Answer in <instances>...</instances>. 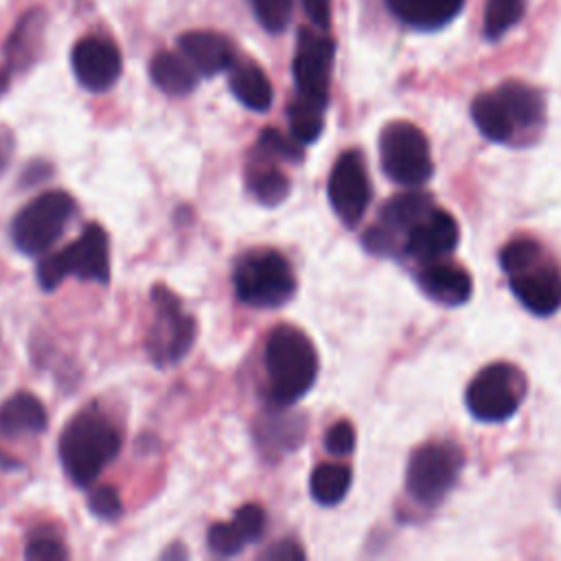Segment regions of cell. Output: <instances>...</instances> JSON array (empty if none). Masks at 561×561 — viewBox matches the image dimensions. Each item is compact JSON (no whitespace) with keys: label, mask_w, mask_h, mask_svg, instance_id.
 <instances>
[{"label":"cell","mask_w":561,"mask_h":561,"mask_svg":"<svg viewBox=\"0 0 561 561\" xmlns=\"http://www.w3.org/2000/svg\"><path fill=\"white\" fill-rule=\"evenodd\" d=\"M7 158H9V149H4V145L0 142V171H2L4 164H7Z\"/></svg>","instance_id":"36"},{"label":"cell","mask_w":561,"mask_h":561,"mask_svg":"<svg viewBox=\"0 0 561 561\" xmlns=\"http://www.w3.org/2000/svg\"><path fill=\"white\" fill-rule=\"evenodd\" d=\"M149 75H151V81L162 92L173 96H184L193 92V88L197 85V70L193 68V64L184 55H175L167 50L158 53L151 59Z\"/></svg>","instance_id":"22"},{"label":"cell","mask_w":561,"mask_h":561,"mask_svg":"<svg viewBox=\"0 0 561 561\" xmlns=\"http://www.w3.org/2000/svg\"><path fill=\"white\" fill-rule=\"evenodd\" d=\"M327 193L337 219L353 228L362 221L370 204V182L359 151H344L331 169Z\"/></svg>","instance_id":"14"},{"label":"cell","mask_w":561,"mask_h":561,"mask_svg":"<svg viewBox=\"0 0 561 561\" xmlns=\"http://www.w3.org/2000/svg\"><path fill=\"white\" fill-rule=\"evenodd\" d=\"M267 397L276 405L302 399L318 377V353L313 342L291 324H278L265 342Z\"/></svg>","instance_id":"3"},{"label":"cell","mask_w":561,"mask_h":561,"mask_svg":"<svg viewBox=\"0 0 561 561\" xmlns=\"http://www.w3.org/2000/svg\"><path fill=\"white\" fill-rule=\"evenodd\" d=\"M178 44L193 68L206 77L228 70L234 61L228 39L210 31H188L178 39Z\"/></svg>","instance_id":"18"},{"label":"cell","mask_w":561,"mask_h":561,"mask_svg":"<svg viewBox=\"0 0 561 561\" xmlns=\"http://www.w3.org/2000/svg\"><path fill=\"white\" fill-rule=\"evenodd\" d=\"M75 213V199L66 191H46L31 199L11 221V239L24 254H42L64 232Z\"/></svg>","instance_id":"9"},{"label":"cell","mask_w":561,"mask_h":561,"mask_svg":"<svg viewBox=\"0 0 561 561\" xmlns=\"http://www.w3.org/2000/svg\"><path fill=\"white\" fill-rule=\"evenodd\" d=\"M35 274L39 287L46 291L55 289L68 276L105 285L112 274L107 232L99 224H88L72 243L42 259Z\"/></svg>","instance_id":"6"},{"label":"cell","mask_w":561,"mask_h":561,"mask_svg":"<svg viewBox=\"0 0 561 561\" xmlns=\"http://www.w3.org/2000/svg\"><path fill=\"white\" fill-rule=\"evenodd\" d=\"M458 237L460 230L456 219L443 208H432L416 226L410 228L401 252L419 263H432L449 254L456 248Z\"/></svg>","instance_id":"15"},{"label":"cell","mask_w":561,"mask_h":561,"mask_svg":"<svg viewBox=\"0 0 561 561\" xmlns=\"http://www.w3.org/2000/svg\"><path fill=\"white\" fill-rule=\"evenodd\" d=\"M324 110H327V105L313 103L302 96H298L289 105V110H287L289 129H291V136L300 145H309V142L318 140V136L322 134V127H324Z\"/></svg>","instance_id":"26"},{"label":"cell","mask_w":561,"mask_h":561,"mask_svg":"<svg viewBox=\"0 0 561 561\" xmlns=\"http://www.w3.org/2000/svg\"><path fill=\"white\" fill-rule=\"evenodd\" d=\"M72 70L77 81L92 92L112 88L121 75V53L103 37H85L72 48Z\"/></svg>","instance_id":"16"},{"label":"cell","mask_w":561,"mask_h":561,"mask_svg":"<svg viewBox=\"0 0 561 561\" xmlns=\"http://www.w3.org/2000/svg\"><path fill=\"white\" fill-rule=\"evenodd\" d=\"M248 188L263 206L280 204L289 193V180L278 169H256L248 175Z\"/></svg>","instance_id":"27"},{"label":"cell","mask_w":561,"mask_h":561,"mask_svg":"<svg viewBox=\"0 0 561 561\" xmlns=\"http://www.w3.org/2000/svg\"><path fill=\"white\" fill-rule=\"evenodd\" d=\"M524 15V0H486L484 35L486 39L502 37Z\"/></svg>","instance_id":"28"},{"label":"cell","mask_w":561,"mask_h":561,"mask_svg":"<svg viewBox=\"0 0 561 561\" xmlns=\"http://www.w3.org/2000/svg\"><path fill=\"white\" fill-rule=\"evenodd\" d=\"M121 436L96 408L75 414L59 436V460L77 486H90L116 458Z\"/></svg>","instance_id":"4"},{"label":"cell","mask_w":561,"mask_h":561,"mask_svg":"<svg viewBox=\"0 0 561 561\" xmlns=\"http://www.w3.org/2000/svg\"><path fill=\"white\" fill-rule=\"evenodd\" d=\"M379 158L383 173L403 186H421L434 171L425 134L408 121H392L381 129Z\"/></svg>","instance_id":"8"},{"label":"cell","mask_w":561,"mask_h":561,"mask_svg":"<svg viewBox=\"0 0 561 561\" xmlns=\"http://www.w3.org/2000/svg\"><path fill=\"white\" fill-rule=\"evenodd\" d=\"M7 85H9V75L0 68V94L7 90Z\"/></svg>","instance_id":"37"},{"label":"cell","mask_w":561,"mask_h":561,"mask_svg":"<svg viewBox=\"0 0 561 561\" xmlns=\"http://www.w3.org/2000/svg\"><path fill=\"white\" fill-rule=\"evenodd\" d=\"M324 447L333 456H346L355 449V427L348 421H337L324 434Z\"/></svg>","instance_id":"33"},{"label":"cell","mask_w":561,"mask_h":561,"mask_svg":"<svg viewBox=\"0 0 561 561\" xmlns=\"http://www.w3.org/2000/svg\"><path fill=\"white\" fill-rule=\"evenodd\" d=\"M526 394L522 370L508 362L484 366L467 386L465 401L469 412L486 423L511 419Z\"/></svg>","instance_id":"10"},{"label":"cell","mask_w":561,"mask_h":561,"mask_svg":"<svg viewBox=\"0 0 561 561\" xmlns=\"http://www.w3.org/2000/svg\"><path fill=\"white\" fill-rule=\"evenodd\" d=\"M462 451L451 443H427L414 449L405 471L408 493L423 506L438 504L456 484L462 469Z\"/></svg>","instance_id":"11"},{"label":"cell","mask_w":561,"mask_h":561,"mask_svg":"<svg viewBox=\"0 0 561 561\" xmlns=\"http://www.w3.org/2000/svg\"><path fill=\"white\" fill-rule=\"evenodd\" d=\"M263 559H276V561H291V559H305V550L291 541V539H283L278 543H274L270 550L263 552Z\"/></svg>","instance_id":"35"},{"label":"cell","mask_w":561,"mask_h":561,"mask_svg":"<svg viewBox=\"0 0 561 561\" xmlns=\"http://www.w3.org/2000/svg\"><path fill=\"white\" fill-rule=\"evenodd\" d=\"M151 305L153 318L147 333V353L156 366L178 364L195 342L197 322L164 285L151 289Z\"/></svg>","instance_id":"7"},{"label":"cell","mask_w":561,"mask_h":561,"mask_svg":"<svg viewBox=\"0 0 561 561\" xmlns=\"http://www.w3.org/2000/svg\"><path fill=\"white\" fill-rule=\"evenodd\" d=\"M230 90L248 110H254V112H265L274 99L270 79L254 64H243L232 70Z\"/></svg>","instance_id":"23"},{"label":"cell","mask_w":561,"mask_h":561,"mask_svg":"<svg viewBox=\"0 0 561 561\" xmlns=\"http://www.w3.org/2000/svg\"><path fill=\"white\" fill-rule=\"evenodd\" d=\"M259 151L265 158H280V160H291L300 162L302 160V145L291 136L287 138L278 129H263L259 136Z\"/></svg>","instance_id":"29"},{"label":"cell","mask_w":561,"mask_h":561,"mask_svg":"<svg viewBox=\"0 0 561 561\" xmlns=\"http://www.w3.org/2000/svg\"><path fill=\"white\" fill-rule=\"evenodd\" d=\"M307 18L320 28L327 31L331 24V0H302Z\"/></svg>","instance_id":"34"},{"label":"cell","mask_w":561,"mask_h":561,"mask_svg":"<svg viewBox=\"0 0 561 561\" xmlns=\"http://www.w3.org/2000/svg\"><path fill=\"white\" fill-rule=\"evenodd\" d=\"M24 554H26V559H33V561H50V559L59 561V559L68 557V548L59 535L42 528L31 535Z\"/></svg>","instance_id":"30"},{"label":"cell","mask_w":561,"mask_h":561,"mask_svg":"<svg viewBox=\"0 0 561 561\" xmlns=\"http://www.w3.org/2000/svg\"><path fill=\"white\" fill-rule=\"evenodd\" d=\"M511 291L535 316L561 309V270L533 237H515L500 252Z\"/></svg>","instance_id":"2"},{"label":"cell","mask_w":561,"mask_h":561,"mask_svg":"<svg viewBox=\"0 0 561 561\" xmlns=\"http://www.w3.org/2000/svg\"><path fill=\"white\" fill-rule=\"evenodd\" d=\"M434 208L425 193H401L392 197L379 215V221L366 230L364 245L375 254H397L412 226H416Z\"/></svg>","instance_id":"12"},{"label":"cell","mask_w":561,"mask_h":561,"mask_svg":"<svg viewBox=\"0 0 561 561\" xmlns=\"http://www.w3.org/2000/svg\"><path fill=\"white\" fill-rule=\"evenodd\" d=\"M471 118L480 134L493 142H517L533 138L546 118V103L539 90L522 81H504L482 92L471 103Z\"/></svg>","instance_id":"1"},{"label":"cell","mask_w":561,"mask_h":561,"mask_svg":"<svg viewBox=\"0 0 561 561\" xmlns=\"http://www.w3.org/2000/svg\"><path fill=\"white\" fill-rule=\"evenodd\" d=\"M254 13L265 31L280 33L291 20V0H252Z\"/></svg>","instance_id":"31"},{"label":"cell","mask_w":561,"mask_h":561,"mask_svg":"<svg viewBox=\"0 0 561 561\" xmlns=\"http://www.w3.org/2000/svg\"><path fill=\"white\" fill-rule=\"evenodd\" d=\"M305 434V421L294 416L272 414L259 425V443L265 445V451H287L300 445Z\"/></svg>","instance_id":"25"},{"label":"cell","mask_w":561,"mask_h":561,"mask_svg":"<svg viewBox=\"0 0 561 561\" xmlns=\"http://www.w3.org/2000/svg\"><path fill=\"white\" fill-rule=\"evenodd\" d=\"M232 283L237 298L259 309L280 307L296 294V276L289 261L270 248L241 254L232 270Z\"/></svg>","instance_id":"5"},{"label":"cell","mask_w":561,"mask_h":561,"mask_svg":"<svg viewBox=\"0 0 561 561\" xmlns=\"http://www.w3.org/2000/svg\"><path fill=\"white\" fill-rule=\"evenodd\" d=\"M390 13L421 31H434L449 24L462 9L465 0H386Z\"/></svg>","instance_id":"21"},{"label":"cell","mask_w":561,"mask_h":561,"mask_svg":"<svg viewBox=\"0 0 561 561\" xmlns=\"http://www.w3.org/2000/svg\"><path fill=\"white\" fill-rule=\"evenodd\" d=\"M48 414L44 403L31 392H18L0 405V436L22 438L44 432Z\"/></svg>","instance_id":"20"},{"label":"cell","mask_w":561,"mask_h":561,"mask_svg":"<svg viewBox=\"0 0 561 561\" xmlns=\"http://www.w3.org/2000/svg\"><path fill=\"white\" fill-rule=\"evenodd\" d=\"M351 486V469L337 462L318 465L309 478L311 497L322 506H333L344 500Z\"/></svg>","instance_id":"24"},{"label":"cell","mask_w":561,"mask_h":561,"mask_svg":"<svg viewBox=\"0 0 561 561\" xmlns=\"http://www.w3.org/2000/svg\"><path fill=\"white\" fill-rule=\"evenodd\" d=\"M265 511L261 504H243L230 522L213 524L208 530V548L219 557H234L248 543L259 541L265 533Z\"/></svg>","instance_id":"17"},{"label":"cell","mask_w":561,"mask_h":561,"mask_svg":"<svg viewBox=\"0 0 561 561\" xmlns=\"http://www.w3.org/2000/svg\"><path fill=\"white\" fill-rule=\"evenodd\" d=\"M335 44L329 35L302 28L298 35V46L294 55V81L298 96L313 103H329V81L333 66Z\"/></svg>","instance_id":"13"},{"label":"cell","mask_w":561,"mask_h":561,"mask_svg":"<svg viewBox=\"0 0 561 561\" xmlns=\"http://www.w3.org/2000/svg\"><path fill=\"white\" fill-rule=\"evenodd\" d=\"M88 506L101 519H114L121 515V508H123L121 495L114 486H96L88 495Z\"/></svg>","instance_id":"32"},{"label":"cell","mask_w":561,"mask_h":561,"mask_svg":"<svg viewBox=\"0 0 561 561\" xmlns=\"http://www.w3.org/2000/svg\"><path fill=\"white\" fill-rule=\"evenodd\" d=\"M419 285L432 300L449 307L462 305L471 296V276L454 263H425L419 274Z\"/></svg>","instance_id":"19"}]
</instances>
